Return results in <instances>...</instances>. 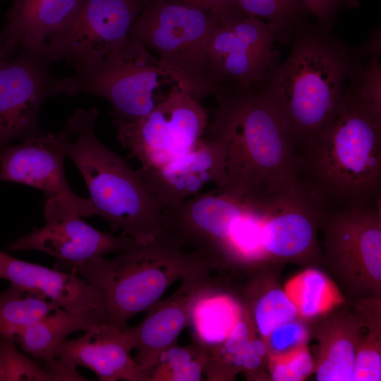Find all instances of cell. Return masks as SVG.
Instances as JSON below:
<instances>
[{"instance_id": "obj_1", "label": "cell", "mask_w": 381, "mask_h": 381, "mask_svg": "<svg viewBox=\"0 0 381 381\" xmlns=\"http://www.w3.org/2000/svg\"><path fill=\"white\" fill-rule=\"evenodd\" d=\"M215 97L217 106L206 131L224 152L222 190L249 197L302 179L296 143L265 93L250 88Z\"/></svg>"}, {"instance_id": "obj_2", "label": "cell", "mask_w": 381, "mask_h": 381, "mask_svg": "<svg viewBox=\"0 0 381 381\" xmlns=\"http://www.w3.org/2000/svg\"><path fill=\"white\" fill-rule=\"evenodd\" d=\"M302 151L301 176L325 207L380 200V105L344 98Z\"/></svg>"}, {"instance_id": "obj_3", "label": "cell", "mask_w": 381, "mask_h": 381, "mask_svg": "<svg viewBox=\"0 0 381 381\" xmlns=\"http://www.w3.org/2000/svg\"><path fill=\"white\" fill-rule=\"evenodd\" d=\"M96 108L77 109L57 135L81 174L96 215L114 231L146 243L162 239L164 212L139 176L95 133Z\"/></svg>"}, {"instance_id": "obj_4", "label": "cell", "mask_w": 381, "mask_h": 381, "mask_svg": "<svg viewBox=\"0 0 381 381\" xmlns=\"http://www.w3.org/2000/svg\"><path fill=\"white\" fill-rule=\"evenodd\" d=\"M111 259L99 257L71 269L102 294L107 321L123 328L157 303L169 286L195 272L216 267L198 251L165 240L135 242Z\"/></svg>"}, {"instance_id": "obj_5", "label": "cell", "mask_w": 381, "mask_h": 381, "mask_svg": "<svg viewBox=\"0 0 381 381\" xmlns=\"http://www.w3.org/2000/svg\"><path fill=\"white\" fill-rule=\"evenodd\" d=\"M219 19L204 8L168 0H148L128 33L158 60L182 91L200 100L221 87L210 53Z\"/></svg>"}, {"instance_id": "obj_6", "label": "cell", "mask_w": 381, "mask_h": 381, "mask_svg": "<svg viewBox=\"0 0 381 381\" xmlns=\"http://www.w3.org/2000/svg\"><path fill=\"white\" fill-rule=\"evenodd\" d=\"M177 82L157 58L129 37L91 71L54 80L53 95L101 97L112 107L115 126L151 112L177 91Z\"/></svg>"}, {"instance_id": "obj_7", "label": "cell", "mask_w": 381, "mask_h": 381, "mask_svg": "<svg viewBox=\"0 0 381 381\" xmlns=\"http://www.w3.org/2000/svg\"><path fill=\"white\" fill-rule=\"evenodd\" d=\"M339 61L316 45L297 49L275 72L265 93L297 146L306 144L335 116L344 99Z\"/></svg>"}, {"instance_id": "obj_8", "label": "cell", "mask_w": 381, "mask_h": 381, "mask_svg": "<svg viewBox=\"0 0 381 381\" xmlns=\"http://www.w3.org/2000/svg\"><path fill=\"white\" fill-rule=\"evenodd\" d=\"M322 263L353 300L381 296V208L373 202L325 207Z\"/></svg>"}, {"instance_id": "obj_9", "label": "cell", "mask_w": 381, "mask_h": 381, "mask_svg": "<svg viewBox=\"0 0 381 381\" xmlns=\"http://www.w3.org/2000/svg\"><path fill=\"white\" fill-rule=\"evenodd\" d=\"M265 261L314 265L322 262L318 241L325 205L303 181L256 197Z\"/></svg>"}, {"instance_id": "obj_10", "label": "cell", "mask_w": 381, "mask_h": 381, "mask_svg": "<svg viewBox=\"0 0 381 381\" xmlns=\"http://www.w3.org/2000/svg\"><path fill=\"white\" fill-rule=\"evenodd\" d=\"M147 1L83 0L45 54L54 62L64 61L78 75L91 71L128 39Z\"/></svg>"}, {"instance_id": "obj_11", "label": "cell", "mask_w": 381, "mask_h": 381, "mask_svg": "<svg viewBox=\"0 0 381 381\" xmlns=\"http://www.w3.org/2000/svg\"><path fill=\"white\" fill-rule=\"evenodd\" d=\"M207 125L200 102L179 90L145 116L116 126L119 142L140 168L154 169L192 149Z\"/></svg>"}, {"instance_id": "obj_12", "label": "cell", "mask_w": 381, "mask_h": 381, "mask_svg": "<svg viewBox=\"0 0 381 381\" xmlns=\"http://www.w3.org/2000/svg\"><path fill=\"white\" fill-rule=\"evenodd\" d=\"M54 63L27 48L0 59V150L15 140L43 131L40 112L47 98L53 95Z\"/></svg>"}, {"instance_id": "obj_13", "label": "cell", "mask_w": 381, "mask_h": 381, "mask_svg": "<svg viewBox=\"0 0 381 381\" xmlns=\"http://www.w3.org/2000/svg\"><path fill=\"white\" fill-rule=\"evenodd\" d=\"M245 207L242 198L227 191L200 193L164 211L162 239L193 248L215 267L223 266L231 230Z\"/></svg>"}, {"instance_id": "obj_14", "label": "cell", "mask_w": 381, "mask_h": 381, "mask_svg": "<svg viewBox=\"0 0 381 381\" xmlns=\"http://www.w3.org/2000/svg\"><path fill=\"white\" fill-rule=\"evenodd\" d=\"M58 202L47 199L45 224L18 238L10 246L14 251L37 250L56 258L54 268L70 271L74 267L108 253H119L135 241L95 229Z\"/></svg>"}, {"instance_id": "obj_15", "label": "cell", "mask_w": 381, "mask_h": 381, "mask_svg": "<svg viewBox=\"0 0 381 381\" xmlns=\"http://www.w3.org/2000/svg\"><path fill=\"white\" fill-rule=\"evenodd\" d=\"M66 156L57 133H40L0 150V181L18 183L42 191L80 217L96 215L90 198L77 195L64 172Z\"/></svg>"}, {"instance_id": "obj_16", "label": "cell", "mask_w": 381, "mask_h": 381, "mask_svg": "<svg viewBox=\"0 0 381 381\" xmlns=\"http://www.w3.org/2000/svg\"><path fill=\"white\" fill-rule=\"evenodd\" d=\"M274 26L258 17L219 21L210 53L221 90L226 82L242 90L263 80L274 57Z\"/></svg>"}, {"instance_id": "obj_17", "label": "cell", "mask_w": 381, "mask_h": 381, "mask_svg": "<svg viewBox=\"0 0 381 381\" xmlns=\"http://www.w3.org/2000/svg\"><path fill=\"white\" fill-rule=\"evenodd\" d=\"M77 339H65L56 348L54 360L71 380H87L76 370L83 366L102 381H149V373L131 356L133 349L124 327L103 322Z\"/></svg>"}, {"instance_id": "obj_18", "label": "cell", "mask_w": 381, "mask_h": 381, "mask_svg": "<svg viewBox=\"0 0 381 381\" xmlns=\"http://www.w3.org/2000/svg\"><path fill=\"white\" fill-rule=\"evenodd\" d=\"M212 270H201L183 277L179 289L150 307L140 323L124 327L136 351L133 359L141 368L149 373L160 356L176 345L180 333L190 323L198 298L217 281L210 275Z\"/></svg>"}, {"instance_id": "obj_19", "label": "cell", "mask_w": 381, "mask_h": 381, "mask_svg": "<svg viewBox=\"0 0 381 381\" xmlns=\"http://www.w3.org/2000/svg\"><path fill=\"white\" fill-rule=\"evenodd\" d=\"M164 212L202 193L209 184L226 185L224 150L216 140L202 136L183 155L158 168L136 170Z\"/></svg>"}, {"instance_id": "obj_20", "label": "cell", "mask_w": 381, "mask_h": 381, "mask_svg": "<svg viewBox=\"0 0 381 381\" xmlns=\"http://www.w3.org/2000/svg\"><path fill=\"white\" fill-rule=\"evenodd\" d=\"M0 278L46 298L71 314L107 321L100 292L74 272L23 261L0 250Z\"/></svg>"}, {"instance_id": "obj_21", "label": "cell", "mask_w": 381, "mask_h": 381, "mask_svg": "<svg viewBox=\"0 0 381 381\" xmlns=\"http://www.w3.org/2000/svg\"><path fill=\"white\" fill-rule=\"evenodd\" d=\"M83 0H13L1 30L6 48L14 55L21 48L45 54L49 42L75 16Z\"/></svg>"}, {"instance_id": "obj_22", "label": "cell", "mask_w": 381, "mask_h": 381, "mask_svg": "<svg viewBox=\"0 0 381 381\" xmlns=\"http://www.w3.org/2000/svg\"><path fill=\"white\" fill-rule=\"evenodd\" d=\"M353 310L339 308L329 311L315 327L318 348L314 372L318 381H353L363 329L360 316Z\"/></svg>"}, {"instance_id": "obj_23", "label": "cell", "mask_w": 381, "mask_h": 381, "mask_svg": "<svg viewBox=\"0 0 381 381\" xmlns=\"http://www.w3.org/2000/svg\"><path fill=\"white\" fill-rule=\"evenodd\" d=\"M108 322L96 316H79L56 307L50 313L25 327L17 337L23 351L43 364L54 359L58 346L78 331H87L98 324Z\"/></svg>"}, {"instance_id": "obj_24", "label": "cell", "mask_w": 381, "mask_h": 381, "mask_svg": "<svg viewBox=\"0 0 381 381\" xmlns=\"http://www.w3.org/2000/svg\"><path fill=\"white\" fill-rule=\"evenodd\" d=\"M216 282L193 305L190 320L195 341L208 348L224 341L243 316L244 309L233 297L222 293Z\"/></svg>"}, {"instance_id": "obj_25", "label": "cell", "mask_w": 381, "mask_h": 381, "mask_svg": "<svg viewBox=\"0 0 381 381\" xmlns=\"http://www.w3.org/2000/svg\"><path fill=\"white\" fill-rule=\"evenodd\" d=\"M381 297L354 301V310L363 322L354 365L353 381L381 380Z\"/></svg>"}, {"instance_id": "obj_26", "label": "cell", "mask_w": 381, "mask_h": 381, "mask_svg": "<svg viewBox=\"0 0 381 381\" xmlns=\"http://www.w3.org/2000/svg\"><path fill=\"white\" fill-rule=\"evenodd\" d=\"M285 291L304 320L325 315L342 303L341 294L329 278L312 267L289 282Z\"/></svg>"}, {"instance_id": "obj_27", "label": "cell", "mask_w": 381, "mask_h": 381, "mask_svg": "<svg viewBox=\"0 0 381 381\" xmlns=\"http://www.w3.org/2000/svg\"><path fill=\"white\" fill-rule=\"evenodd\" d=\"M56 307L46 298L11 284L0 292V337L15 341L25 327Z\"/></svg>"}, {"instance_id": "obj_28", "label": "cell", "mask_w": 381, "mask_h": 381, "mask_svg": "<svg viewBox=\"0 0 381 381\" xmlns=\"http://www.w3.org/2000/svg\"><path fill=\"white\" fill-rule=\"evenodd\" d=\"M207 361V348L197 341L163 353L149 372V381H198Z\"/></svg>"}, {"instance_id": "obj_29", "label": "cell", "mask_w": 381, "mask_h": 381, "mask_svg": "<svg viewBox=\"0 0 381 381\" xmlns=\"http://www.w3.org/2000/svg\"><path fill=\"white\" fill-rule=\"evenodd\" d=\"M250 295L246 309L255 329L264 340L278 326L299 318L296 306L285 290L270 288Z\"/></svg>"}, {"instance_id": "obj_30", "label": "cell", "mask_w": 381, "mask_h": 381, "mask_svg": "<svg viewBox=\"0 0 381 381\" xmlns=\"http://www.w3.org/2000/svg\"><path fill=\"white\" fill-rule=\"evenodd\" d=\"M14 341L0 337V381H55L53 373L43 364L22 353Z\"/></svg>"}, {"instance_id": "obj_31", "label": "cell", "mask_w": 381, "mask_h": 381, "mask_svg": "<svg viewBox=\"0 0 381 381\" xmlns=\"http://www.w3.org/2000/svg\"><path fill=\"white\" fill-rule=\"evenodd\" d=\"M268 359L270 377L275 381L303 380L315 370V360L306 345Z\"/></svg>"}, {"instance_id": "obj_32", "label": "cell", "mask_w": 381, "mask_h": 381, "mask_svg": "<svg viewBox=\"0 0 381 381\" xmlns=\"http://www.w3.org/2000/svg\"><path fill=\"white\" fill-rule=\"evenodd\" d=\"M309 336V328L305 320L300 318L278 326L263 340L267 358L306 345Z\"/></svg>"}, {"instance_id": "obj_33", "label": "cell", "mask_w": 381, "mask_h": 381, "mask_svg": "<svg viewBox=\"0 0 381 381\" xmlns=\"http://www.w3.org/2000/svg\"><path fill=\"white\" fill-rule=\"evenodd\" d=\"M266 357L267 353L263 340L253 336L234 356L231 365L234 376L240 371H244L248 377H253L254 373L262 366Z\"/></svg>"}, {"instance_id": "obj_34", "label": "cell", "mask_w": 381, "mask_h": 381, "mask_svg": "<svg viewBox=\"0 0 381 381\" xmlns=\"http://www.w3.org/2000/svg\"><path fill=\"white\" fill-rule=\"evenodd\" d=\"M181 3L212 12L220 22L248 16L243 11L239 0H168Z\"/></svg>"}, {"instance_id": "obj_35", "label": "cell", "mask_w": 381, "mask_h": 381, "mask_svg": "<svg viewBox=\"0 0 381 381\" xmlns=\"http://www.w3.org/2000/svg\"><path fill=\"white\" fill-rule=\"evenodd\" d=\"M246 14L265 18H277L286 13L292 0H239Z\"/></svg>"}, {"instance_id": "obj_36", "label": "cell", "mask_w": 381, "mask_h": 381, "mask_svg": "<svg viewBox=\"0 0 381 381\" xmlns=\"http://www.w3.org/2000/svg\"><path fill=\"white\" fill-rule=\"evenodd\" d=\"M309 10L318 16L328 13L335 0H300Z\"/></svg>"}, {"instance_id": "obj_37", "label": "cell", "mask_w": 381, "mask_h": 381, "mask_svg": "<svg viewBox=\"0 0 381 381\" xmlns=\"http://www.w3.org/2000/svg\"><path fill=\"white\" fill-rule=\"evenodd\" d=\"M6 39L4 32L0 31V59H8L11 57L8 52L7 51L6 46Z\"/></svg>"}]
</instances>
